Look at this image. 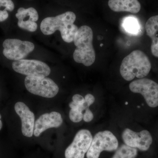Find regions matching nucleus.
Segmentation results:
<instances>
[{
    "label": "nucleus",
    "instance_id": "f257e3e1",
    "mask_svg": "<svg viewBox=\"0 0 158 158\" xmlns=\"http://www.w3.org/2000/svg\"><path fill=\"white\" fill-rule=\"evenodd\" d=\"M76 15L72 11H67L56 17L46 18L40 24V30L46 35L52 34L57 30L61 33L62 39L66 43L73 42L78 28L74 24Z\"/></svg>",
    "mask_w": 158,
    "mask_h": 158
},
{
    "label": "nucleus",
    "instance_id": "f03ea898",
    "mask_svg": "<svg viewBox=\"0 0 158 158\" xmlns=\"http://www.w3.org/2000/svg\"><path fill=\"white\" fill-rule=\"evenodd\" d=\"M151 69V64L146 54L136 50L123 59L119 71L125 80L131 81L135 77L141 79L147 76Z\"/></svg>",
    "mask_w": 158,
    "mask_h": 158
},
{
    "label": "nucleus",
    "instance_id": "7ed1b4c3",
    "mask_svg": "<svg viewBox=\"0 0 158 158\" xmlns=\"http://www.w3.org/2000/svg\"><path fill=\"white\" fill-rule=\"evenodd\" d=\"M93 39V31L90 27L83 26L79 28L73 41L76 47L73 59L77 63L89 66L95 62L96 55L92 44Z\"/></svg>",
    "mask_w": 158,
    "mask_h": 158
},
{
    "label": "nucleus",
    "instance_id": "20e7f679",
    "mask_svg": "<svg viewBox=\"0 0 158 158\" xmlns=\"http://www.w3.org/2000/svg\"><path fill=\"white\" fill-rule=\"evenodd\" d=\"M24 83L27 90L30 93L46 98H53L59 92L57 84L46 77L27 76Z\"/></svg>",
    "mask_w": 158,
    "mask_h": 158
},
{
    "label": "nucleus",
    "instance_id": "39448f33",
    "mask_svg": "<svg viewBox=\"0 0 158 158\" xmlns=\"http://www.w3.org/2000/svg\"><path fill=\"white\" fill-rule=\"evenodd\" d=\"M118 145V140L113 133L109 131L99 132L93 138L87 158H99L102 152L116 151Z\"/></svg>",
    "mask_w": 158,
    "mask_h": 158
},
{
    "label": "nucleus",
    "instance_id": "423d86ee",
    "mask_svg": "<svg viewBox=\"0 0 158 158\" xmlns=\"http://www.w3.org/2000/svg\"><path fill=\"white\" fill-rule=\"evenodd\" d=\"M129 88L133 93L143 95L150 107L158 106V84L154 81L144 78L139 79L132 82Z\"/></svg>",
    "mask_w": 158,
    "mask_h": 158
},
{
    "label": "nucleus",
    "instance_id": "0eeeda50",
    "mask_svg": "<svg viewBox=\"0 0 158 158\" xmlns=\"http://www.w3.org/2000/svg\"><path fill=\"white\" fill-rule=\"evenodd\" d=\"M93 140L89 130H80L77 133L73 141L65 149V158H84Z\"/></svg>",
    "mask_w": 158,
    "mask_h": 158
},
{
    "label": "nucleus",
    "instance_id": "6e6552de",
    "mask_svg": "<svg viewBox=\"0 0 158 158\" xmlns=\"http://www.w3.org/2000/svg\"><path fill=\"white\" fill-rule=\"evenodd\" d=\"M3 54L7 59L17 61L21 60L34 50V44L17 39H7L3 42Z\"/></svg>",
    "mask_w": 158,
    "mask_h": 158
},
{
    "label": "nucleus",
    "instance_id": "1a4fd4ad",
    "mask_svg": "<svg viewBox=\"0 0 158 158\" xmlns=\"http://www.w3.org/2000/svg\"><path fill=\"white\" fill-rule=\"evenodd\" d=\"M13 70L27 76L46 77L49 75L51 69L47 64L36 60H21L12 63Z\"/></svg>",
    "mask_w": 158,
    "mask_h": 158
},
{
    "label": "nucleus",
    "instance_id": "9d476101",
    "mask_svg": "<svg viewBox=\"0 0 158 158\" xmlns=\"http://www.w3.org/2000/svg\"><path fill=\"white\" fill-rule=\"evenodd\" d=\"M122 137L125 144L130 147L138 148L142 151L148 150L152 143V137L147 130L136 132L130 129H125Z\"/></svg>",
    "mask_w": 158,
    "mask_h": 158
},
{
    "label": "nucleus",
    "instance_id": "9b49d317",
    "mask_svg": "<svg viewBox=\"0 0 158 158\" xmlns=\"http://www.w3.org/2000/svg\"><path fill=\"white\" fill-rule=\"evenodd\" d=\"M15 110L19 116L22 122L23 135L31 138L34 134L35 116L28 107L23 102H17L14 107Z\"/></svg>",
    "mask_w": 158,
    "mask_h": 158
},
{
    "label": "nucleus",
    "instance_id": "f8f14e48",
    "mask_svg": "<svg viewBox=\"0 0 158 158\" xmlns=\"http://www.w3.org/2000/svg\"><path fill=\"white\" fill-rule=\"evenodd\" d=\"M63 123L61 114L58 112L44 113L40 116L34 124V135L38 137L41 133L51 128H58Z\"/></svg>",
    "mask_w": 158,
    "mask_h": 158
},
{
    "label": "nucleus",
    "instance_id": "ddd939ff",
    "mask_svg": "<svg viewBox=\"0 0 158 158\" xmlns=\"http://www.w3.org/2000/svg\"><path fill=\"white\" fill-rule=\"evenodd\" d=\"M15 16L18 19V25L20 28L30 32H34L37 30V25L36 21L39 18L38 12L32 7L25 9L20 8L18 10Z\"/></svg>",
    "mask_w": 158,
    "mask_h": 158
},
{
    "label": "nucleus",
    "instance_id": "4468645a",
    "mask_svg": "<svg viewBox=\"0 0 158 158\" xmlns=\"http://www.w3.org/2000/svg\"><path fill=\"white\" fill-rule=\"evenodd\" d=\"M108 5L115 12L127 11L133 14L138 13L141 8L138 0H109Z\"/></svg>",
    "mask_w": 158,
    "mask_h": 158
},
{
    "label": "nucleus",
    "instance_id": "2eb2a0df",
    "mask_svg": "<svg viewBox=\"0 0 158 158\" xmlns=\"http://www.w3.org/2000/svg\"><path fill=\"white\" fill-rule=\"evenodd\" d=\"M137 155V148L123 144L116 150L112 158H135Z\"/></svg>",
    "mask_w": 158,
    "mask_h": 158
},
{
    "label": "nucleus",
    "instance_id": "dca6fc26",
    "mask_svg": "<svg viewBox=\"0 0 158 158\" xmlns=\"http://www.w3.org/2000/svg\"><path fill=\"white\" fill-rule=\"evenodd\" d=\"M145 30L148 36L152 40L155 38L158 31V15L152 16L145 24Z\"/></svg>",
    "mask_w": 158,
    "mask_h": 158
},
{
    "label": "nucleus",
    "instance_id": "f3484780",
    "mask_svg": "<svg viewBox=\"0 0 158 158\" xmlns=\"http://www.w3.org/2000/svg\"><path fill=\"white\" fill-rule=\"evenodd\" d=\"M123 26L126 31L132 34H137L140 30V25L137 19L128 17L123 21Z\"/></svg>",
    "mask_w": 158,
    "mask_h": 158
},
{
    "label": "nucleus",
    "instance_id": "a211bd4d",
    "mask_svg": "<svg viewBox=\"0 0 158 158\" xmlns=\"http://www.w3.org/2000/svg\"><path fill=\"white\" fill-rule=\"evenodd\" d=\"M14 8V3L11 0H0V22L8 19L9 14L7 11H12Z\"/></svg>",
    "mask_w": 158,
    "mask_h": 158
},
{
    "label": "nucleus",
    "instance_id": "6ab92c4d",
    "mask_svg": "<svg viewBox=\"0 0 158 158\" xmlns=\"http://www.w3.org/2000/svg\"><path fill=\"white\" fill-rule=\"evenodd\" d=\"M73 101L69 103L71 109H77L83 111L85 110V99L82 95L79 94L74 95Z\"/></svg>",
    "mask_w": 158,
    "mask_h": 158
},
{
    "label": "nucleus",
    "instance_id": "aec40b11",
    "mask_svg": "<svg viewBox=\"0 0 158 158\" xmlns=\"http://www.w3.org/2000/svg\"><path fill=\"white\" fill-rule=\"evenodd\" d=\"M84 114L82 111L77 109H71L69 111V117L74 123H79L83 119Z\"/></svg>",
    "mask_w": 158,
    "mask_h": 158
},
{
    "label": "nucleus",
    "instance_id": "412c9836",
    "mask_svg": "<svg viewBox=\"0 0 158 158\" xmlns=\"http://www.w3.org/2000/svg\"><path fill=\"white\" fill-rule=\"evenodd\" d=\"M151 52L154 56L158 57V37H157L152 40Z\"/></svg>",
    "mask_w": 158,
    "mask_h": 158
},
{
    "label": "nucleus",
    "instance_id": "4be33fe9",
    "mask_svg": "<svg viewBox=\"0 0 158 158\" xmlns=\"http://www.w3.org/2000/svg\"><path fill=\"white\" fill-rule=\"evenodd\" d=\"M94 118L93 113L91 112V110L89 108H87L85 110V113L84 114L83 119L86 122H89L91 121Z\"/></svg>",
    "mask_w": 158,
    "mask_h": 158
},
{
    "label": "nucleus",
    "instance_id": "5701e85b",
    "mask_svg": "<svg viewBox=\"0 0 158 158\" xmlns=\"http://www.w3.org/2000/svg\"><path fill=\"white\" fill-rule=\"evenodd\" d=\"M85 103L87 104L88 106H90L91 105L93 104L95 101V98L94 96L92 94H87L85 98Z\"/></svg>",
    "mask_w": 158,
    "mask_h": 158
},
{
    "label": "nucleus",
    "instance_id": "b1692460",
    "mask_svg": "<svg viewBox=\"0 0 158 158\" xmlns=\"http://www.w3.org/2000/svg\"><path fill=\"white\" fill-rule=\"evenodd\" d=\"M1 118H2V116H1V114H0V131L2 129L3 126L2 122V120H1Z\"/></svg>",
    "mask_w": 158,
    "mask_h": 158
}]
</instances>
